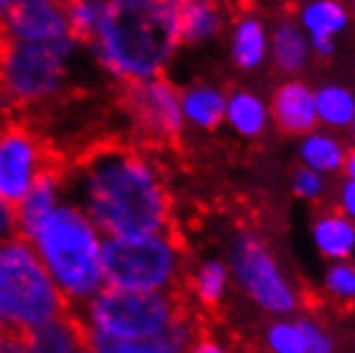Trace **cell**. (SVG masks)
<instances>
[{
    "instance_id": "obj_37",
    "label": "cell",
    "mask_w": 355,
    "mask_h": 353,
    "mask_svg": "<svg viewBox=\"0 0 355 353\" xmlns=\"http://www.w3.org/2000/svg\"><path fill=\"white\" fill-rule=\"evenodd\" d=\"M83 353H93V351H90V348H88V351H83Z\"/></svg>"
},
{
    "instance_id": "obj_13",
    "label": "cell",
    "mask_w": 355,
    "mask_h": 353,
    "mask_svg": "<svg viewBox=\"0 0 355 353\" xmlns=\"http://www.w3.org/2000/svg\"><path fill=\"white\" fill-rule=\"evenodd\" d=\"M347 24L350 16L340 0H309L299 16V28L309 39V49L322 57L335 52V39L345 31Z\"/></svg>"
},
{
    "instance_id": "obj_31",
    "label": "cell",
    "mask_w": 355,
    "mask_h": 353,
    "mask_svg": "<svg viewBox=\"0 0 355 353\" xmlns=\"http://www.w3.org/2000/svg\"><path fill=\"white\" fill-rule=\"evenodd\" d=\"M335 212L355 217V178H343L335 188Z\"/></svg>"
},
{
    "instance_id": "obj_32",
    "label": "cell",
    "mask_w": 355,
    "mask_h": 353,
    "mask_svg": "<svg viewBox=\"0 0 355 353\" xmlns=\"http://www.w3.org/2000/svg\"><path fill=\"white\" fill-rule=\"evenodd\" d=\"M183 353H232L230 345L224 343V340H219V338H211V336H201L196 338L193 343L188 345Z\"/></svg>"
},
{
    "instance_id": "obj_28",
    "label": "cell",
    "mask_w": 355,
    "mask_h": 353,
    "mask_svg": "<svg viewBox=\"0 0 355 353\" xmlns=\"http://www.w3.org/2000/svg\"><path fill=\"white\" fill-rule=\"evenodd\" d=\"M299 320H302L304 340H306V353H340L338 338L324 320L309 312H299Z\"/></svg>"
},
{
    "instance_id": "obj_29",
    "label": "cell",
    "mask_w": 355,
    "mask_h": 353,
    "mask_svg": "<svg viewBox=\"0 0 355 353\" xmlns=\"http://www.w3.org/2000/svg\"><path fill=\"white\" fill-rule=\"evenodd\" d=\"M88 348L93 353H180L165 338L144 340V343H114V340H103V338H88Z\"/></svg>"
},
{
    "instance_id": "obj_21",
    "label": "cell",
    "mask_w": 355,
    "mask_h": 353,
    "mask_svg": "<svg viewBox=\"0 0 355 353\" xmlns=\"http://www.w3.org/2000/svg\"><path fill=\"white\" fill-rule=\"evenodd\" d=\"M268 54L273 57L275 67L286 75H296V72H302L306 67V62H309V39L304 34L299 24H293V21H284V24H278L275 31L270 34L268 39Z\"/></svg>"
},
{
    "instance_id": "obj_16",
    "label": "cell",
    "mask_w": 355,
    "mask_h": 353,
    "mask_svg": "<svg viewBox=\"0 0 355 353\" xmlns=\"http://www.w3.org/2000/svg\"><path fill=\"white\" fill-rule=\"evenodd\" d=\"M311 243L327 263L350 261L355 253V222L335 209L317 214L311 222Z\"/></svg>"
},
{
    "instance_id": "obj_3",
    "label": "cell",
    "mask_w": 355,
    "mask_h": 353,
    "mask_svg": "<svg viewBox=\"0 0 355 353\" xmlns=\"http://www.w3.org/2000/svg\"><path fill=\"white\" fill-rule=\"evenodd\" d=\"M26 240L70 309L103 289L101 253L106 238L72 199H64Z\"/></svg>"
},
{
    "instance_id": "obj_26",
    "label": "cell",
    "mask_w": 355,
    "mask_h": 353,
    "mask_svg": "<svg viewBox=\"0 0 355 353\" xmlns=\"http://www.w3.org/2000/svg\"><path fill=\"white\" fill-rule=\"evenodd\" d=\"M106 0H64L67 28L75 42H93L101 18H103Z\"/></svg>"
},
{
    "instance_id": "obj_11",
    "label": "cell",
    "mask_w": 355,
    "mask_h": 353,
    "mask_svg": "<svg viewBox=\"0 0 355 353\" xmlns=\"http://www.w3.org/2000/svg\"><path fill=\"white\" fill-rule=\"evenodd\" d=\"M8 42H60L70 36L64 0H10L0 16Z\"/></svg>"
},
{
    "instance_id": "obj_34",
    "label": "cell",
    "mask_w": 355,
    "mask_h": 353,
    "mask_svg": "<svg viewBox=\"0 0 355 353\" xmlns=\"http://www.w3.org/2000/svg\"><path fill=\"white\" fill-rule=\"evenodd\" d=\"M0 353H28V345L24 340V336L3 330L0 333Z\"/></svg>"
},
{
    "instance_id": "obj_27",
    "label": "cell",
    "mask_w": 355,
    "mask_h": 353,
    "mask_svg": "<svg viewBox=\"0 0 355 353\" xmlns=\"http://www.w3.org/2000/svg\"><path fill=\"white\" fill-rule=\"evenodd\" d=\"M263 343H266L268 353H306V340H304L299 315L270 320L263 333Z\"/></svg>"
},
{
    "instance_id": "obj_23",
    "label": "cell",
    "mask_w": 355,
    "mask_h": 353,
    "mask_svg": "<svg viewBox=\"0 0 355 353\" xmlns=\"http://www.w3.org/2000/svg\"><path fill=\"white\" fill-rule=\"evenodd\" d=\"M268 104L260 96L250 93V90H234L232 96H227L224 104V122L230 124L240 137H260L268 126Z\"/></svg>"
},
{
    "instance_id": "obj_18",
    "label": "cell",
    "mask_w": 355,
    "mask_h": 353,
    "mask_svg": "<svg viewBox=\"0 0 355 353\" xmlns=\"http://www.w3.org/2000/svg\"><path fill=\"white\" fill-rule=\"evenodd\" d=\"M180 44H201L222 31V6L216 0H178Z\"/></svg>"
},
{
    "instance_id": "obj_9",
    "label": "cell",
    "mask_w": 355,
    "mask_h": 353,
    "mask_svg": "<svg viewBox=\"0 0 355 353\" xmlns=\"http://www.w3.org/2000/svg\"><path fill=\"white\" fill-rule=\"evenodd\" d=\"M54 170L46 147L21 124L0 126V196L16 206L39 178Z\"/></svg>"
},
{
    "instance_id": "obj_19",
    "label": "cell",
    "mask_w": 355,
    "mask_h": 353,
    "mask_svg": "<svg viewBox=\"0 0 355 353\" xmlns=\"http://www.w3.org/2000/svg\"><path fill=\"white\" fill-rule=\"evenodd\" d=\"M347 150L345 145L329 132H309L304 134L299 142V160H302V168H309L320 176H332V173H343L345 165Z\"/></svg>"
},
{
    "instance_id": "obj_7",
    "label": "cell",
    "mask_w": 355,
    "mask_h": 353,
    "mask_svg": "<svg viewBox=\"0 0 355 353\" xmlns=\"http://www.w3.org/2000/svg\"><path fill=\"white\" fill-rule=\"evenodd\" d=\"M224 263L230 268L232 289H240L242 297L270 320L304 312L302 286L284 268L263 232L252 227L234 230Z\"/></svg>"
},
{
    "instance_id": "obj_24",
    "label": "cell",
    "mask_w": 355,
    "mask_h": 353,
    "mask_svg": "<svg viewBox=\"0 0 355 353\" xmlns=\"http://www.w3.org/2000/svg\"><path fill=\"white\" fill-rule=\"evenodd\" d=\"M317 122L329 129H350L355 122V98L345 85H322L314 90Z\"/></svg>"
},
{
    "instance_id": "obj_30",
    "label": "cell",
    "mask_w": 355,
    "mask_h": 353,
    "mask_svg": "<svg viewBox=\"0 0 355 353\" xmlns=\"http://www.w3.org/2000/svg\"><path fill=\"white\" fill-rule=\"evenodd\" d=\"M291 188L302 202H322L327 196V178L309 168H299L291 178Z\"/></svg>"
},
{
    "instance_id": "obj_2",
    "label": "cell",
    "mask_w": 355,
    "mask_h": 353,
    "mask_svg": "<svg viewBox=\"0 0 355 353\" xmlns=\"http://www.w3.org/2000/svg\"><path fill=\"white\" fill-rule=\"evenodd\" d=\"M178 47V0H106L93 36L101 67L126 85L160 78Z\"/></svg>"
},
{
    "instance_id": "obj_22",
    "label": "cell",
    "mask_w": 355,
    "mask_h": 353,
    "mask_svg": "<svg viewBox=\"0 0 355 353\" xmlns=\"http://www.w3.org/2000/svg\"><path fill=\"white\" fill-rule=\"evenodd\" d=\"M224 96L214 85H191L180 93V116L183 124L198 126V129H216L224 122Z\"/></svg>"
},
{
    "instance_id": "obj_25",
    "label": "cell",
    "mask_w": 355,
    "mask_h": 353,
    "mask_svg": "<svg viewBox=\"0 0 355 353\" xmlns=\"http://www.w3.org/2000/svg\"><path fill=\"white\" fill-rule=\"evenodd\" d=\"M320 289L324 299L332 302L335 307L350 309L355 302V265L353 261L343 263H327L324 274L320 279Z\"/></svg>"
},
{
    "instance_id": "obj_36",
    "label": "cell",
    "mask_w": 355,
    "mask_h": 353,
    "mask_svg": "<svg viewBox=\"0 0 355 353\" xmlns=\"http://www.w3.org/2000/svg\"><path fill=\"white\" fill-rule=\"evenodd\" d=\"M3 330H6V327H3V322H0V333H3Z\"/></svg>"
},
{
    "instance_id": "obj_14",
    "label": "cell",
    "mask_w": 355,
    "mask_h": 353,
    "mask_svg": "<svg viewBox=\"0 0 355 353\" xmlns=\"http://www.w3.org/2000/svg\"><path fill=\"white\" fill-rule=\"evenodd\" d=\"M268 114L284 132L288 134H309L317 126V111H314V90L302 80H288L275 88L273 104L268 106Z\"/></svg>"
},
{
    "instance_id": "obj_15",
    "label": "cell",
    "mask_w": 355,
    "mask_h": 353,
    "mask_svg": "<svg viewBox=\"0 0 355 353\" xmlns=\"http://www.w3.org/2000/svg\"><path fill=\"white\" fill-rule=\"evenodd\" d=\"M186 284L196 307L214 312L230 299L232 276L224 258H201L186 271Z\"/></svg>"
},
{
    "instance_id": "obj_6",
    "label": "cell",
    "mask_w": 355,
    "mask_h": 353,
    "mask_svg": "<svg viewBox=\"0 0 355 353\" xmlns=\"http://www.w3.org/2000/svg\"><path fill=\"white\" fill-rule=\"evenodd\" d=\"M70 312L28 240L10 235L0 240V322L26 336L34 327Z\"/></svg>"
},
{
    "instance_id": "obj_10",
    "label": "cell",
    "mask_w": 355,
    "mask_h": 353,
    "mask_svg": "<svg viewBox=\"0 0 355 353\" xmlns=\"http://www.w3.org/2000/svg\"><path fill=\"white\" fill-rule=\"evenodd\" d=\"M124 106L137 124V129L155 142L175 140L186 126L180 116V93L162 75L129 83L124 93Z\"/></svg>"
},
{
    "instance_id": "obj_33",
    "label": "cell",
    "mask_w": 355,
    "mask_h": 353,
    "mask_svg": "<svg viewBox=\"0 0 355 353\" xmlns=\"http://www.w3.org/2000/svg\"><path fill=\"white\" fill-rule=\"evenodd\" d=\"M10 235H16V214H13V206L0 196V240Z\"/></svg>"
},
{
    "instance_id": "obj_12",
    "label": "cell",
    "mask_w": 355,
    "mask_h": 353,
    "mask_svg": "<svg viewBox=\"0 0 355 353\" xmlns=\"http://www.w3.org/2000/svg\"><path fill=\"white\" fill-rule=\"evenodd\" d=\"M67 199V186H64V176L54 168L49 173L39 178L28 194L13 206L16 214V235L26 240L31 232L49 217V214Z\"/></svg>"
},
{
    "instance_id": "obj_5",
    "label": "cell",
    "mask_w": 355,
    "mask_h": 353,
    "mask_svg": "<svg viewBox=\"0 0 355 353\" xmlns=\"http://www.w3.org/2000/svg\"><path fill=\"white\" fill-rule=\"evenodd\" d=\"M103 286L147 294H178L186 281V250L173 230L106 238L101 253Z\"/></svg>"
},
{
    "instance_id": "obj_1",
    "label": "cell",
    "mask_w": 355,
    "mask_h": 353,
    "mask_svg": "<svg viewBox=\"0 0 355 353\" xmlns=\"http://www.w3.org/2000/svg\"><path fill=\"white\" fill-rule=\"evenodd\" d=\"M67 199L88 214L103 238L173 230V196L160 165L147 152L111 142L85 152L70 178Z\"/></svg>"
},
{
    "instance_id": "obj_35",
    "label": "cell",
    "mask_w": 355,
    "mask_h": 353,
    "mask_svg": "<svg viewBox=\"0 0 355 353\" xmlns=\"http://www.w3.org/2000/svg\"><path fill=\"white\" fill-rule=\"evenodd\" d=\"M10 0H0V16H3V10H6V6H8Z\"/></svg>"
},
{
    "instance_id": "obj_20",
    "label": "cell",
    "mask_w": 355,
    "mask_h": 353,
    "mask_svg": "<svg viewBox=\"0 0 355 353\" xmlns=\"http://www.w3.org/2000/svg\"><path fill=\"white\" fill-rule=\"evenodd\" d=\"M268 34L263 18L242 16L232 28V60L240 70H258L268 60Z\"/></svg>"
},
{
    "instance_id": "obj_4",
    "label": "cell",
    "mask_w": 355,
    "mask_h": 353,
    "mask_svg": "<svg viewBox=\"0 0 355 353\" xmlns=\"http://www.w3.org/2000/svg\"><path fill=\"white\" fill-rule=\"evenodd\" d=\"M88 338L114 343L160 340L191 309L178 294L126 292L103 286L83 307L72 309Z\"/></svg>"
},
{
    "instance_id": "obj_8",
    "label": "cell",
    "mask_w": 355,
    "mask_h": 353,
    "mask_svg": "<svg viewBox=\"0 0 355 353\" xmlns=\"http://www.w3.org/2000/svg\"><path fill=\"white\" fill-rule=\"evenodd\" d=\"M78 42H8L0 39V90L16 104H42L62 88Z\"/></svg>"
},
{
    "instance_id": "obj_17",
    "label": "cell",
    "mask_w": 355,
    "mask_h": 353,
    "mask_svg": "<svg viewBox=\"0 0 355 353\" xmlns=\"http://www.w3.org/2000/svg\"><path fill=\"white\" fill-rule=\"evenodd\" d=\"M28 353H83L88 351V338L75 312H64L24 336Z\"/></svg>"
}]
</instances>
